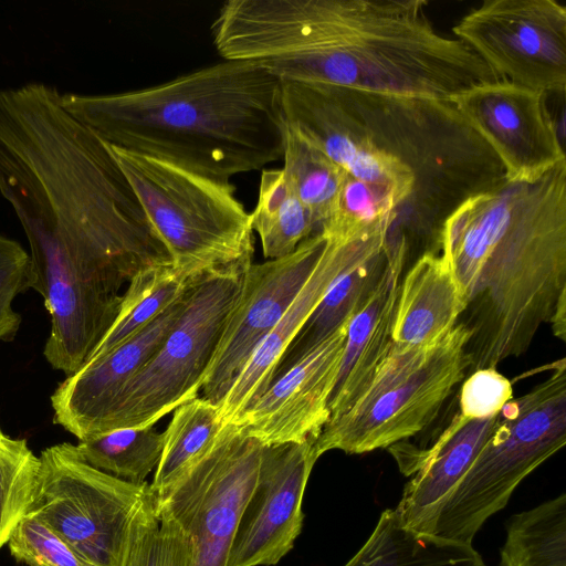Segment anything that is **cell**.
<instances>
[{
	"label": "cell",
	"instance_id": "6da1fadb",
	"mask_svg": "<svg viewBox=\"0 0 566 566\" xmlns=\"http://www.w3.org/2000/svg\"><path fill=\"white\" fill-rule=\"evenodd\" d=\"M427 0H229L211 24L223 60L281 82L447 101L500 76L440 33Z\"/></svg>",
	"mask_w": 566,
	"mask_h": 566
},
{
	"label": "cell",
	"instance_id": "7a4b0ae2",
	"mask_svg": "<svg viewBox=\"0 0 566 566\" xmlns=\"http://www.w3.org/2000/svg\"><path fill=\"white\" fill-rule=\"evenodd\" d=\"M282 83L285 124L369 189L389 239L438 252L447 219L505 180L497 156L447 101Z\"/></svg>",
	"mask_w": 566,
	"mask_h": 566
},
{
	"label": "cell",
	"instance_id": "3957f363",
	"mask_svg": "<svg viewBox=\"0 0 566 566\" xmlns=\"http://www.w3.org/2000/svg\"><path fill=\"white\" fill-rule=\"evenodd\" d=\"M439 251L465 303L469 373L524 354L566 296V160L467 200L444 222Z\"/></svg>",
	"mask_w": 566,
	"mask_h": 566
},
{
	"label": "cell",
	"instance_id": "277c9868",
	"mask_svg": "<svg viewBox=\"0 0 566 566\" xmlns=\"http://www.w3.org/2000/svg\"><path fill=\"white\" fill-rule=\"evenodd\" d=\"M64 108L107 145L217 180L282 159V83L260 65L223 60L158 85L61 94Z\"/></svg>",
	"mask_w": 566,
	"mask_h": 566
},
{
	"label": "cell",
	"instance_id": "5b68a950",
	"mask_svg": "<svg viewBox=\"0 0 566 566\" xmlns=\"http://www.w3.org/2000/svg\"><path fill=\"white\" fill-rule=\"evenodd\" d=\"M108 147L177 272L196 277L252 263L251 214L237 198L230 181Z\"/></svg>",
	"mask_w": 566,
	"mask_h": 566
},
{
	"label": "cell",
	"instance_id": "8992f818",
	"mask_svg": "<svg viewBox=\"0 0 566 566\" xmlns=\"http://www.w3.org/2000/svg\"><path fill=\"white\" fill-rule=\"evenodd\" d=\"M566 443V360L500 411L496 427L443 503L433 534L472 544L516 486Z\"/></svg>",
	"mask_w": 566,
	"mask_h": 566
},
{
	"label": "cell",
	"instance_id": "52a82bcc",
	"mask_svg": "<svg viewBox=\"0 0 566 566\" xmlns=\"http://www.w3.org/2000/svg\"><path fill=\"white\" fill-rule=\"evenodd\" d=\"M470 337L458 323L429 348L394 344L353 406L324 426L314 442L317 457L331 450L360 454L390 448L422 431L469 373Z\"/></svg>",
	"mask_w": 566,
	"mask_h": 566
},
{
	"label": "cell",
	"instance_id": "ba28073f",
	"mask_svg": "<svg viewBox=\"0 0 566 566\" xmlns=\"http://www.w3.org/2000/svg\"><path fill=\"white\" fill-rule=\"evenodd\" d=\"M263 447L227 422L207 453L156 499L170 566H226Z\"/></svg>",
	"mask_w": 566,
	"mask_h": 566
},
{
	"label": "cell",
	"instance_id": "9c48e42d",
	"mask_svg": "<svg viewBox=\"0 0 566 566\" xmlns=\"http://www.w3.org/2000/svg\"><path fill=\"white\" fill-rule=\"evenodd\" d=\"M245 268L193 277L182 315L153 357L120 390L93 437L120 428L155 426L199 396L240 296Z\"/></svg>",
	"mask_w": 566,
	"mask_h": 566
},
{
	"label": "cell",
	"instance_id": "30bf717a",
	"mask_svg": "<svg viewBox=\"0 0 566 566\" xmlns=\"http://www.w3.org/2000/svg\"><path fill=\"white\" fill-rule=\"evenodd\" d=\"M40 470L25 515L36 517L95 566H123L133 518L154 497L90 465L76 446L63 442L40 454Z\"/></svg>",
	"mask_w": 566,
	"mask_h": 566
},
{
	"label": "cell",
	"instance_id": "8fae6325",
	"mask_svg": "<svg viewBox=\"0 0 566 566\" xmlns=\"http://www.w3.org/2000/svg\"><path fill=\"white\" fill-rule=\"evenodd\" d=\"M501 80L547 93L566 88V8L555 0H485L452 28Z\"/></svg>",
	"mask_w": 566,
	"mask_h": 566
},
{
	"label": "cell",
	"instance_id": "7c38bea8",
	"mask_svg": "<svg viewBox=\"0 0 566 566\" xmlns=\"http://www.w3.org/2000/svg\"><path fill=\"white\" fill-rule=\"evenodd\" d=\"M326 244L327 237L319 231L285 256L252 262L245 268L240 296L201 385L202 398L221 402L313 273Z\"/></svg>",
	"mask_w": 566,
	"mask_h": 566
},
{
	"label": "cell",
	"instance_id": "4fadbf2b",
	"mask_svg": "<svg viewBox=\"0 0 566 566\" xmlns=\"http://www.w3.org/2000/svg\"><path fill=\"white\" fill-rule=\"evenodd\" d=\"M546 95L505 80L479 84L449 103L485 139L512 182H533L566 160Z\"/></svg>",
	"mask_w": 566,
	"mask_h": 566
},
{
	"label": "cell",
	"instance_id": "5bb4252c",
	"mask_svg": "<svg viewBox=\"0 0 566 566\" xmlns=\"http://www.w3.org/2000/svg\"><path fill=\"white\" fill-rule=\"evenodd\" d=\"M314 442L263 447L226 566H272L293 548L303 526L304 492L318 459Z\"/></svg>",
	"mask_w": 566,
	"mask_h": 566
},
{
	"label": "cell",
	"instance_id": "9a60e30c",
	"mask_svg": "<svg viewBox=\"0 0 566 566\" xmlns=\"http://www.w3.org/2000/svg\"><path fill=\"white\" fill-rule=\"evenodd\" d=\"M348 319L306 353L232 423L264 446L316 441L343 359Z\"/></svg>",
	"mask_w": 566,
	"mask_h": 566
},
{
	"label": "cell",
	"instance_id": "2e32d148",
	"mask_svg": "<svg viewBox=\"0 0 566 566\" xmlns=\"http://www.w3.org/2000/svg\"><path fill=\"white\" fill-rule=\"evenodd\" d=\"M190 284L146 327L104 355L86 361L56 387L51 396L55 423L78 441L93 437L120 390L153 357L182 315Z\"/></svg>",
	"mask_w": 566,
	"mask_h": 566
},
{
	"label": "cell",
	"instance_id": "e0dca14e",
	"mask_svg": "<svg viewBox=\"0 0 566 566\" xmlns=\"http://www.w3.org/2000/svg\"><path fill=\"white\" fill-rule=\"evenodd\" d=\"M497 417L468 419L458 412L431 446L398 442L388 448L399 470L411 476L395 509L403 525L433 532L443 503L492 436Z\"/></svg>",
	"mask_w": 566,
	"mask_h": 566
},
{
	"label": "cell",
	"instance_id": "ac0fdd59",
	"mask_svg": "<svg viewBox=\"0 0 566 566\" xmlns=\"http://www.w3.org/2000/svg\"><path fill=\"white\" fill-rule=\"evenodd\" d=\"M386 229L358 237H327L326 248L313 273L290 307L264 337L219 403L223 422H235L270 386L285 350L324 297L333 281Z\"/></svg>",
	"mask_w": 566,
	"mask_h": 566
},
{
	"label": "cell",
	"instance_id": "d6986e66",
	"mask_svg": "<svg viewBox=\"0 0 566 566\" xmlns=\"http://www.w3.org/2000/svg\"><path fill=\"white\" fill-rule=\"evenodd\" d=\"M410 254L403 243H387L381 275L348 322L345 350L328 402V421L353 406L394 348L395 313Z\"/></svg>",
	"mask_w": 566,
	"mask_h": 566
},
{
	"label": "cell",
	"instance_id": "ffe728a7",
	"mask_svg": "<svg viewBox=\"0 0 566 566\" xmlns=\"http://www.w3.org/2000/svg\"><path fill=\"white\" fill-rule=\"evenodd\" d=\"M464 308L448 261L438 252H424L401 280L392 342L400 348H429L458 324Z\"/></svg>",
	"mask_w": 566,
	"mask_h": 566
},
{
	"label": "cell",
	"instance_id": "44dd1931",
	"mask_svg": "<svg viewBox=\"0 0 566 566\" xmlns=\"http://www.w3.org/2000/svg\"><path fill=\"white\" fill-rule=\"evenodd\" d=\"M388 232L376 234L360 254L333 281L324 297L285 350L274 374L283 375L306 353L350 319L381 275Z\"/></svg>",
	"mask_w": 566,
	"mask_h": 566
},
{
	"label": "cell",
	"instance_id": "7402d4cb",
	"mask_svg": "<svg viewBox=\"0 0 566 566\" xmlns=\"http://www.w3.org/2000/svg\"><path fill=\"white\" fill-rule=\"evenodd\" d=\"M344 566H485L472 544L418 532L385 510L366 543Z\"/></svg>",
	"mask_w": 566,
	"mask_h": 566
},
{
	"label": "cell",
	"instance_id": "603a6c76",
	"mask_svg": "<svg viewBox=\"0 0 566 566\" xmlns=\"http://www.w3.org/2000/svg\"><path fill=\"white\" fill-rule=\"evenodd\" d=\"M219 405L198 396L172 411L150 489L163 496L216 441L223 428Z\"/></svg>",
	"mask_w": 566,
	"mask_h": 566
},
{
	"label": "cell",
	"instance_id": "cb8c5ba5",
	"mask_svg": "<svg viewBox=\"0 0 566 566\" xmlns=\"http://www.w3.org/2000/svg\"><path fill=\"white\" fill-rule=\"evenodd\" d=\"M251 226L264 258L285 256L317 233L315 222L289 184L282 168L262 169Z\"/></svg>",
	"mask_w": 566,
	"mask_h": 566
},
{
	"label": "cell",
	"instance_id": "d4e9b609",
	"mask_svg": "<svg viewBox=\"0 0 566 566\" xmlns=\"http://www.w3.org/2000/svg\"><path fill=\"white\" fill-rule=\"evenodd\" d=\"M500 566H566V494L510 517Z\"/></svg>",
	"mask_w": 566,
	"mask_h": 566
},
{
	"label": "cell",
	"instance_id": "484cf974",
	"mask_svg": "<svg viewBox=\"0 0 566 566\" xmlns=\"http://www.w3.org/2000/svg\"><path fill=\"white\" fill-rule=\"evenodd\" d=\"M192 279L177 272L171 263L136 274L124 292L113 325L88 360L104 355L146 327L187 290Z\"/></svg>",
	"mask_w": 566,
	"mask_h": 566
},
{
	"label": "cell",
	"instance_id": "4316f807",
	"mask_svg": "<svg viewBox=\"0 0 566 566\" xmlns=\"http://www.w3.org/2000/svg\"><path fill=\"white\" fill-rule=\"evenodd\" d=\"M282 159V170L289 184L310 211L319 232L336 211L345 172L287 126Z\"/></svg>",
	"mask_w": 566,
	"mask_h": 566
},
{
	"label": "cell",
	"instance_id": "83f0119b",
	"mask_svg": "<svg viewBox=\"0 0 566 566\" xmlns=\"http://www.w3.org/2000/svg\"><path fill=\"white\" fill-rule=\"evenodd\" d=\"M76 448L95 469L143 484L160 460L164 432L155 426L120 428L78 441Z\"/></svg>",
	"mask_w": 566,
	"mask_h": 566
},
{
	"label": "cell",
	"instance_id": "f1b7e54d",
	"mask_svg": "<svg viewBox=\"0 0 566 566\" xmlns=\"http://www.w3.org/2000/svg\"><path fill=\"white\" fill-rule=\"evenodd\" d=\"M39 470L40 458L27 440L0 429V548L29 509Z\"/></svg>",
	"mask_w": 566,
	"mask_h": 566
},
{
	"label": "cell",
	"instance_id": "f546056e",
	"mask_svg": "<svg viewBox=\"0 0 566 566\" xmlns=\"http://www.w3.org/2000/svg\"><path fill=\"white\" fill-rule=\"evenodd\" d=\"M10 554L28 566H95L36 517L24 515L8 539Z\"/></svg>",
	"mask_w": 566,
	"mask_h": 566
},
{
	"label": "cell",
	"instance_id": "4dcf8cb0",
	"mask_svg": "<svg viewBox=\"0 0 566 566\" xmlns=\"http://www.w3.org/2000/svg\"><path fill=\"white\" fill-rule=\"evenodd\" d=\"M32 289L30 255L14 240L0 235V340L11 342L18 334L21 317L12 302Z\"/></svg>",
	"mask_w": 566,
	"mask_h": 566
},
{
	"label": "cell",
	"instance_id": "1f68e13d",
	"mask_svg": "<svg viewBox=\"0 0 566 566\" xmlns=\"http://www.w3.org/2000/svg\"><path fill=\"white\" fill-rule=\"evenodd\" d=\"M513 399L512 382L496 368L469 374L460 390L459 413L468 419L494 417Z\"/></svg>",
	"mask_w": 566,
	"mask_h": 566
},
{
	"label": "cell",
	"instance_id": "d6a6232c",
	"mask_svg": "<svg viewBox=\"0 0 566 566\" xmlns=\"http://www.w3.org/2000/svg\"><path fill=\"white\" fill-rule=\"evenodd\" d=\"M123 566H170L156 514L155 496L144 503L133 518Z\"/></svg>",
	"mask_w": 566,
	"mask_h": 566
},
{
	"label": "cell",
	"instance_id": "836d02e7",
	"mask_svg": "<svg viewBox=\"0 0 566 566\" xmlns=\"http://www.w3.org/2000/svg\"><path fill=\"white\" fill-rule=\"evenodd\" d=\"M552 323V328L554 335L560 340L565 342L566 339V296L563 297L555 311L553 312L549 322Z\"/></svg>",
	"mask_w": 566,
	"mask_h": 566
}]
</instances>
